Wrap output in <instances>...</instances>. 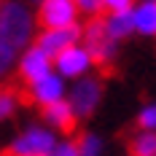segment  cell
Segmentation results:
<instances>
[{"instance_id": "obj_3", "label": "cell", "mask_w": 156, "mask_h": 156, "mask_svg": "<svg viewBox=\"0 0 156 156\" xmlns=\"http://www.w3.org/2000/svg\"><path fill=\"white\" fill-rule=\"evenodd\" d=\"M83 41H86V51L92 57L94 65L100 67H108L116 57V41L110 38L108 32V24L102 16H92L83 27Z\"/></svg>"}, {"instance_id": "obj_10", "label": "cell", "mask_w": 156, "mask_h": 156, "mask_svg": "<svg viewBox=\"0 0 156 156\" xmlns=\"http://www.w3.org/2000/svg\"><path fill=\"white\" fill-rule=\"evenodd\" d=\"M43 121L54 132H73L76 124H78V119H76V113H73V108H70L67 100H59V102L46 105L43 108Z\"/></svg>"}, {"instance_id": "obj_8", "label": "cell", "mask_w": 156, "mask_h": 156, "mask_svg": "<svg viewBox=\"0 0 156 156\" xmlns=\"http://www.w3.org/2000/svg\"><path fill=\"white\" fill-rule=\"evenodd\" d=\"M78 38H81V30H78V24L59 27V30H46L41 38H38V48L54 59L59 51H65V48H70V46H76Z\"/></svg>"}, {"instance_id": "obj_16", "label": "cell", "mask_w": 156, "mask_h": 156, "mask_svg": "<svg viewBox=\"0 0 156 156\" xmlns=\"http://www.w3.org/2000/svg\"><path fill=\"white\" fill-rule=\"evenodd\" d=\"M16 48L11 46H5V43H0V81L8 76L11 70H14V65H16Z\"/></svg>"}, {"instance_id": "obj_1", "label": "cell", "mask_w": 156, "mask_h": 156, "mask_svg": "<svg viewBox=\"0 0 156 156\" xmlns=\"http://www.w3.org/2000/svg\"><path fill=\"white\" fill-rule=\"evenodd\" d=\"M32 38V16L22 3H5L0 11V43L5 46L22 48L30 43Z\"/></svg>"}, {"instance_id": "obj_7", "label": "cell", "mask_w": 156, "mask_h": 156, "mask_svg": "<svg viewBox=\"0 0 156 156\" xmlns=\"http://www.w3.org/2000/svg\"><path fill=\"white\" fill-rule=\"evenodd\" d=\"M54 62H57V73L65 78H81L86 76V70H89V65H92V57H89V51L81 46H70L59 51L57 57H54Z\"/></svg>"}, {"instance_id": "obj_15", "label": "cell", "mask_w": 156, "mask_h": 156, "mask_svg": "<svg viewBox=\"0 0 156 156\" xmlns=\"http://www.w3.org/2000/svg\"><path fill=\"white\" fill-rule=\"evenodd\" d=\"M19 102H22V94L11 89V86H0V121H5V119H11L19 108Z\"/></svg>"}, {"instance_id": "obj_14", "label": "cell", "mask_w": 156, "mask_h": 156, "mask_svg": "<svg viewBox=\"0 0 156 156\" xmlns=\"http://www.w3.org/2000/svg\"><path fill=\"white\" fill-rule=\"evenodd\" d=\"M76 145H78V154L81 156H102L105 154V140L97 132H83L76 140Z\"/></svg>"}, {"instance_id": "obj_4", "label": "cell", "mask_w": 156, "mask_h": 156, "mask_svg": "<svg viewBox=\"0 0 156 156\" xmlns=\"http://www.w3.org/2000/svg\"><path fill=\"white\" fill-rule=\"evenodd\" d=\"M100 100H102V81L97 76H81L73 83V89L67 94V102H70V108L76 113V119H89L97 105H100Z\"/></svg>"}, {"instance_id": "obj_5", "label": "cell", "mask_w": 156, "mask_h": 156, "mask_svg": "<svg viewBox=\"0 0 156 156\" xmlns=\"http://www.w3.org/2000/svg\"><path fill=\"white\" fill-rule=\"evenodd\" d=\"M76 16H78L76 0H41L38 22H41L43 30L70 27V24H76Z\"/></svg>"}, {"instance_id": "obj_13", "label": "cell", "mask_w": 156, "mask_h": 156, "mask_svg": "<svg viewBox=\"0 0 156 156\" xmlns=\"http://www.w3.org/2000/svg\"><path fill=\"white\" fill-rule=\"evenodd\" d=\"M129 154L132 156H156V132L137 129L129 137Z\"/></svg>"}, {"instance_id": "obj_12", "label": "cell", "mask_w": 156, "mask_h": 156, "mask_svg": "<svg viewBox=\"0 0 156 156\" xmlns=\"http://www.w3.org/2000/svg\"><path fill=\"white\" fill-rule=\"evenodd\" d=\"M105 24H108V32H110V38H113V41L132 35V32H135L132 8H129V11H119V14H110L108 19H105Z\"/></svg>"}, {"instance_id": "obj_20", "label": "cell", "mask_w": 156, "mask_h": 156, "mask_svg": "<svg viewBox=\"0 0 156 156\" xmlns=\"http://www.w3.org/2000/svg\"><path fill=\"white\" fill-rule=\"evenodd\" d=\"M76 5H78V11H86V14H92V16L102 14V3L100 0H76Z\"/></svg>"}, {"instance_id": "obj_11", "label": "cell", "mask_w": 156, "mask_h": 156, "mask_svg": "<svg viewBox=\"0 0 156 156\" xmlns=\"http://www.w3.org/2000/svg\"><path fill=\"white\" fill-rule=\"evenodd\" d=\"M135 30L143 35H156V0H145L137 8H132Z\"/></svg>"}, {"instance_id": "obj_18", "label": "cell", "mask_w": 156, "mask_h": 156, "mask_svg": "<svg viewBox=\"0 0 156 156\" xmlns=\"http://www.w3.org/2000/svg\"><path fill=\"white\" fill-rule=\"evenodd\" d=\"M48 156H81V154H78L76 140H57L54 151H51Z\"/></svg>"}, {"instance_id": "obj_6", "label": "cell", "mask_w": 156, "mask_h": 156, "mask_svg": "<svg viewBox=\"0 0 156 156\" xmlns=\"http://www.w3.org/2000/svg\"><path fill=\"white\" fill-rule=\"evenodd\" d=\"M27 100L35 102V105H41V108L65 100V81H62V76H59V73H48V76L38 78L35 83L27 86Z\"/></svg>"}, {"instance_id": "obj_9", "label": "cell", "mask_w": 156, "mask_h": 156, "mask_svg": "<svg viewBox=\"0 0 156 156\" xmlns=\"http://www.w3.org/2000/svg\"><path fill=\"white\" fill-rule=\"evenodd\" d=\"M51 73V57L48 54H43L38 46H32L24 57H22V62H19V78L30 86V83H35L38 78H43Z\"/></svg>"}, {"instance_id": "obj_2", "label": "cell", "mask_w": 156, "mask_h": 156, "mask_svg": "<svg viewBox=\"0 0 156 156\" xmlns=\"http://www.w3.org/2000/svg\"><path fill=\"white\" fill-rule=\"evenodd\" d=\"M57 145V132L43 124H30L16 135L5 156H48Z\"/></svg>"}, {"instance_id": "obj_19", "label": "cell", "mask_w": 156, "mask_h": 156, "mask_svg": "<svg viewBox=\"0 0 156 156\" xmlns=\"http://www.w3.org/2000/svg\"><path fill=\"white\" fill-rule=\"evenodd\" d=\"M102 8H108L110 14H119V11H129L135 0H100Z\"/></svg>"}, {"instance_id": "obj_17", "label": "cell", "mask_w": 156, "mask_h": 156, "mask_svg": "<svg viewBox=\"0 0 156 156\" xmlns=\"http://www.w3.org/2000/svg\"><path fill=\"white\" fill-rule=\"evenodd\" d=\"M137 126L140 129H148V132H156V102H148L137 113Z\"/></svg>"}]
</instances>
